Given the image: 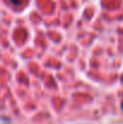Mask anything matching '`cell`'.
<instances>
[{
  "label": "cell",
  "instance_id": "1",
  "mask_svg": "<svg viewBox=\"0 0 123 124\" xmlns=\"http://www.w3.org/2000/svg\"><path fill=\"white\" fill-rule=\"evenodd\" d=\"M122 108H123V102H122Z\"/></svg>",
  "mask_w": 123,
  "mask_h": 124
}]
</instances>
